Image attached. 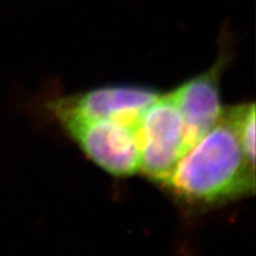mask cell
Listing matches in <instances>:
<instances>
[{
    "label": "cell",
    "mask_w": 256,
    "mask_h": 256,
    "mask_svg": "<svg viewBox=\"0 0 256 256\" xmlns=\"http://www.w3.org/2000/svg\"><path fill=\"white\" fill-rule=\"evenodd\" d=\"M192 206H217L255 190V165L247 159L224 108L222 118L179 160L162 183Z\"/></svg>",
    "instance_id": "cell-1"
},
{
    "label": "cell",
    "mask_w": 256,
    "mask_h": 256,
    "mask_svg": "<svg viewBox=\"0 0 256 256\" xmlns=\"http://www.w3.org/2000/svg\"><path fill=\"white\" fill-rule=\"evenodd\" d=\"M66 133L98 168L115 177L139 172L136 126L51 110Z\"/></svg>",
    "instance_id": "cell-2"
},
{
    "label": "cell",
    "mask_w": 256,
    "mask_h": 256,
    "mask_svg": "<svg viewBox=\"0 0 256 256\" xmlns=\"http://www.w3.org/2000/svg\"><path fill=\"white\" fill-rule=\"evenodd\" d=\"M139 171L162 184L190 148L182 115L171 95H159L136 124Z\"/></svg>",
    "instance_id": "cell-3"
},
{
    "label": "cell",
    "mask_w": 256,
    "mask_h": 256,
    "mask_svg": "<svg viewBox=\"0 0 256 256\" xmlns=\"http://www.w3.org/2000/svg\"><path fill=\"white\" fill-rule=\"evenodd\" d=\"M160 94L136 86H110L58 98L50 108L87 118L108 119L136 126L144 112Z\"/></svg>",
    "instance_id": "cell-4"
},
{
    "label": "cell",
    "mask_w": 256,
    "mask_h": 256,
    "mask_svg": "<svg viewBox=\"0 0 256 256\" xmlns=\"http://www.w3.org/2000/svg\"><path fill=\"white\" fill-rule=\"evenodd\" d=\"M226 60L220 56L210 69L170 92L184 121L190 147L222 118L220 80Z\"/></svg>",
    "instance_id": "cell-5"
},
{
    "label": "cell",
    "mask_w": 256,
    "mask_h": 256,
    "mask_svg": "<svg viewBox=\"0 0 256 256\" xmlns=\"http://www.w3.org/2000/svg\"><path fill=\"white\" fill-rule=\"evenodd\" d=\"M246 156L255 165V104H242L226 108Z\"/></svg>",
    "instance_id": "cell-6"
}]
</instances>
